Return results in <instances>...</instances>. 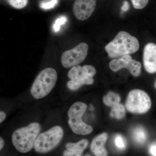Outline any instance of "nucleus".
<instances>
[{
  "label": "nucleus",
  "mask_w": 156,
  "mask_h": 156,
  "mask_svg": "<svg viewBox=\"0 0 156 156\" xmlns=\"http://www.w3.org/2000/svg\"><path fill=\"white\" fill-rule=\"evenodd\" d=\"M67 17L66 16H62L56 20L53 26V30L55 32H57L59 30L61 25L64 24L67 21Z\"/></svg>",
  "instance_id": "6ab92c4d"
},
{
  "label": "nucleus",
  "mask_w": 156,
  "mask_h": 156,
  "mask_svg": "<svg viewBox=\"0 0 156 156\" xmlns=\"http://www.w3.org/2000/svg\"><path fill=\"white\" fill-rule=\"evenodd\" d=\"M88 144L87 139L82 140L77 143H68L66 145V150L63 152V156H81Z\"/></svg>",
  "instance_id": "ddd939ff"
},
{
  "label": "nucleus",
  "mask_w": 156,
  "mask_h": 156,
  "mask_svg": "<svg viewBox=\"0 0 156 156\" xmlns=\"http://www.w3.org/2000/svg\"><path fill=\"white\" fill-rule=\"evenodd\" d=\"M139 47V41L135 37L125 31H121L106 45L105 49L110 57L115 58L135 53Z\"/></svg>",
  "instance_id": "f257e3e1"
},
{
  "label": "nucleus",
  "mask_w": 156,
  "mask_h": 156,
  "mask_svg": "<svg viewBox=\"0 0 156 156\" xmlns=\"http://www.w3.org/2000/svg\"><path fill=\"white\" fill-rule=\"evenodd\" d=\"M41 127L37 122L31 123L26 127L18 128L12 135V142L18 151L28 152L34 146Z\"/></svg>",
  "instance_id": "f03ea898"
},
{
  "label": "nucleus",
  "mask_w": 156,
  "mask_h": 156,
  "mask_svg": "<svg viewBox=\"0 0 156 156\" xmlns=\"http://www.w3.org/2000/svg\"><path fill=\"white\" fill-rule=\"evenodd\" d=\"M86 103L78 101L70 107L68 112V124L74 133L79 135H86L93 131V128L82 120V117L87 110Z\"/></svg>",
  "instance_id": "39448f33"
},
{
  "label": "nucleus",
  "mask_w": 156,
  "mask_h": 156,
  "mask_svg": "<svg viewBox=\"0 0 156 156\" xmlns=\"http://www.w3.org/2000/svg\"><path fill=\"white\" fill-rule=\"evenodd\" d=\"M126 108L132 113L144 114L151 106L150 97L144 91L134 89L129 92L126 101Z\"/></svg>",
  "instance_id": "0eeeda50"
},
{
  "label": "nucleus",
  "mask_w": 156,
  "mask_h": 156,
  "mask_svg": "<svg viewBox=\"0 0 156 156\" xmlns=\"http://www.w3.org/2000/svg\"><path fill=\"white\" fill-rule=\"evenodd\" d=\"M4 145H5V142H4V140L2 137L0 138V149H2L4 147Z\"/></svg>",
  "instance_id": "393cba45"
},
{
  "label": "nucleus",
  "mask_w": 156,
  "mask_h": 156,
  "mask_svg": "<svg viewBox=\"0 0 156 156\" xmlns=\"http://www.w3.org/2000/svg\"><path fill=\"white\" fill-rule=\"evenodd\" d=\"M154 87H155V89H156V80L155 81V82Z\"/></svg>",
  "instance_id": "a878e982"
},
{
  "label": "nucleus",
  "mask_w": 156,
  "mask_h": 156,
  "mask_svg": "<svg viewBox=\"0 0 156 156\" xmlns=\"http://www.w3.org/2000/svg\"><path fill=\"white\" fill-rule=\"evenodd\" d=\"M96 0H75L73 5V12L80 20L88 19L95 11Z\"/></svg>",
  "instance_id": "9d476101"
},
{
  "label": "nucleus",
  "mask_w": 156,
  "mask_h": 156,
  "mask_svg": "<svg viewBox=\"0 0 156 156\" xmlns=\"http://www.w3.org/2000/svg\"><path fill=\"white\" fill-rule=\"evenodd\" d=\"M143 63L147 73H156V44L150 43L146 45L143 52Z\"/></svg>",
  "instance_id": "9b49d317"
},
{
  "label": "nucleus",
  "mask_w": 156,
  "mask_h": 156,
  "mask_svg": "<svg viewBox=\"0 0 156 156\" xmlns=\"http://www.w3.org/2000/svg\"><path fill=\"white\" fill-rule=\"evenodd\" d=\"M109 67L114 72L118 71L123 68L127 69L134 77H138L141 73V63L133 59L129 55L121 56L118 59H113L110 62Z\"/></svg>",
  "instance_id": "1a4fd4ad"
},
{
  "label": "nucleus",
  "mask_w": 156,
  "mask_h": 156,
  "mask_svg": "<svg viewBox=\"0 0 156 156\" xmlns=\"http://www.w3.org/2000/svg\"><path fill=\"white\" fill-rule=\"evenodd\" d=\"M58 0H51L47 2H43L40 4V6L44 10H50L53 9L57 5Z\"/></svg>",
  "instance_id": "a211bd4d"
},
{
  "label": "nucleus",
  "mask_w": 156,
  "mask_h": 156,
  "mask_svg": "<svg viewBox=\"0 0 156 156\" xmlns=\"http://www.w3.org/2000/svg\"><path fill=\"white\" fill-rule=\"evenodd\" d=\"M115 144L118 148L124 149L126 147V141L122 135H117L115 138Z\"/></svg>",
  "instance_id": "412c9836"
},
{
  "label": "nucleus",
  "mask_w": 156,
  "mask_h": 156,
  "mask_svg": "<svg viewBox=\"0 0 156 156\" xmlns=\"http://www.w3.org/2000/svg\"><path fill=\"white\" fill-rule=\"evenodd\" d=\"M89 46L81 43L75 48L65 51L62 55L61 63L66 68L77 66L85 60L88 54Z\"/></svg>",
  "instance_id": "6e6552de"
},
{
  "label": "nucleus",
  "mask_w": 156,
  "mask_h": 156,
  "mask_svg": "<svg viewBox=\"0 0 156 156\" xmlns=\"http://www.w3.org/2000/svg\"><path fill=\"white\" fill-rule=\"evenodd\" d=\"M110 116L117 119L120 120L124 119L126 116V110L124 105L121 104H119L112 108Z\"/></svg>",
  "instance_id": "dca6fc26"
},
{
  "label": "nucleus",
  "mask_w": 156,
  "mask_h": 156,
  "mask_svg": "<svg viewBox=\"0 0 156 156\" xmlns=\"http://www.w3.org/2000/svg\"><path fill=\"white\" fill-rule=\"evenodd\" d=\"M129 9V4L127 1H125L123 4L122 7V11L123 12H126L128 11Z\"/></svg>",
  "instance_id": "4be33fe9"
},
{
  "label": "nucleus",
  "mask_w": 156,
  "mask_h": 156,
  "mask_svg": "<svg viewBox=\"0 0 156 156\" xmlns=\"http://www.w3.org/2000/svg\"><path fill=\"white\" fill-rule=\"evenodd\" d=\"M13 8L16 9H22L25 7L28 3V0H7Z\"/></svg>",
  "instance_id": "f3484780"
},
{
  "label": "nucleus",
  "mask_w": 156,
  "mask_h": 156,
  "mask_svg": "<svg viewBox=\"0 0 156 156\" xmlns=\"http://www.w3.org/2000/svg\"><path fill=\"white\" fill-rule=\"evenodd\" d=\"M150 152L152 155L156 156V145H152L150 148Z\"/></svg>",
  "instance_id": "5701e85b"
},
{
  "label": "nucleus",
  "mask_w": 156,
  "mask_h": 156,
  "mask_svg": "<svg viewBox=\"0 0 156 156\" xmlns=\"http://www.w3.org/2000/svg\"><path fill=\"white\" fill-rule=\"evenodd\" d=\"M132 5L135 9H142L145 8L149 0H131Z\"/></svg>",
  "instance_id": "aec40b11"
},
{
  "label": "nucleus",
  "mask_w": 156,
  "mask_h": 156,
  "mask_svg": "<svg viewBox=\"0 0 156 156\" xmlns=\"http://www.w3.org/2000/svg\"><path fill=\"white\" fill-rule=\"evenodd\" d=\"M133 136L135 142L138 144H143L147 139L146 132L141 127H138L134 129Z\"/></svg>",
  "instance_id": "2eb2a0df"
},
{
  "label": "nucleus",
  "mask_w": 156,
  "mask_h": 156,
  "mask_svg": "<svg viewBox=\"0 0 156 156\" xmlns=\"http://www.w3.org/2000/svg\"><path fill=\"white\" fill-rule=\"evenodd\" d=\"M95 68L92 65H77L73 66L68 73L70 80L68 82L67 87L69 90L74 91L84 85H92L94 83L93 77L96 74Z\"/></svg>",
  "instance_id": "20e7f679"
},
{
  "label": "nucleus",
  "mask_w": 156,
  "mask_h": 156,
  "mask_svg": "<svg viewBox=\"0 0 156 156\" xmlns=\"http://www.w3.org/2000/svg\"><path fill=\"white\" fill-rule=\"evenodd\" d=\"M63 136V129L55 126L38 136L35 143V150L40 153H46L56 147Z\"/></svg>",
  "instance_id": "423d86ee"
},
{
  "label": "nucleus",
  "mask_w": 156,
  "mask_h": 156,
  "mask_svg": "<svg viewBox=\"0 0 156 156\" xmlns=\"http://www.w3.org/2000/svg\"><path fill=\"white\" fill-rule=\"evenodd\" d=\"M121 98L119 95L114 92H109L104 96L103 101L106 106L112 108L120 104Z\"/></svg>",
  "instance_id": "4468645a"
},
{
  "label": "nucleus",
  "mask_w": 156,
  "mask_h": 156,
  "mask_svg": "<svg viewBox=\"0 0 156 156\" xmlns=\"http://www.w3.org/2000/svg\"><path fill=\"white\" fill-rule=\"evenodd\" d=\"M6 117V114L3 111L0 112V123H2L5 120Z\"/></svg>",
  "instance_id": "b1692460"
},
{
  "label": "nucleus",
  "mask_w": 156,
  "mask_h": 156,
  "mask_svg": "<svg viewBox=\"0 0 156 156\" xmlns=\"http://www.w3.org/2000/svg\"><path fill=\"white\" fill-rule=\"evenodd\" d=\"M107 138V134L103 133L98 135L92 140L90 149L95 156H108V152L105 147Z\"/></svg>",
  "instance_id": "f8f14e48"
},
{
  "label": "nucleus",
  "mask_w": 156,
  "mask_h": 156,
  "mask_svg": "<svg viewBox=\"0 0 156 156\" xmlns=\"http://www.w3.org/2000/svg\"><path fill=\"white\" fill-rule=\"evenodd\" d=\"M85 156H92L91 155L89 154H87Z\"/></svg>",
  "instance_id": "bb28decb"
},
{
  "label": "nucleus",
  "mask_w": 156,
  "mask_h": 156,
  "mask_svg": "<svg viewBox=\"0 0 156 156\" xmlns=\"http://www.w3.org/2000/svg\"><path fill=\"white\" fill-rule=\"evenodd\" d=\"M57 80L56 70L52 68L43 69L34 81L31 88V94L37 99L45 97L55 87Z\"/></svg>",
  "instance_id": "7ed1b4c3"
}]
</instances>
